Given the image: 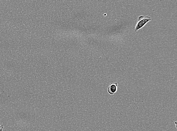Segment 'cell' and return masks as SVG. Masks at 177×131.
<instances>
[{"mask_svg": "<svg viewBox=\"0 0 177 131\" xmlns=\"http://www.w3.org/2000/svg\"><path fill=\"white\" fill-rule=\"evenodd\" d=\"M152 20L151 18L148 16H144L141 15L139 17L138 22L136 25L135 32H137L139 29H141L147 22Z\"/></svg>", "mask_w": 177, "mask_h": 131, "instance_id": "cell-1", "label": "cell"}, {"mask_svg": "<svg viewBox=\"0 0 177 131\" xmlns=\"http://www.w3.org/2000/svg\"><path fill=\"white\" fill-rule=\"evenodd\" d=\"M118 85L117 82L111 83L108 87V92L110 95H113L117 92Z\"/></svg>", "mask_w": 177, "mask_h": 131, "instance_id": "cell-2", "label": "cell"}, {"mask_svg": "<svg viewBox=\"0 0 177 131\" xmlns=\"http://www.w3.org/2000/svg\"><path fill=\"white\" fill-rule=\"evenodd\" d=\"M4 129L3 125H0V131H2Z\"/></svg>", "mask_w": 177, "mask_h": 131, "instance_id": "cell-3", "label": "cell"}, {"mask_svg": "<svg viewBox=\"0 0 177 131\" xmlns=\"http://www.w3.org/2000/svg\"><path fill=\"white\" fill-rule=\"evenodd\" d=\"M175 123L176 125V127H176V122H175Z\"/></svg>", "mask_w": 177, "mask_h": 131, "instance_id": "cell-4", "label": "cell"}]
</instances>
